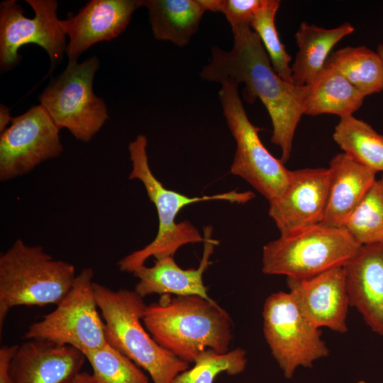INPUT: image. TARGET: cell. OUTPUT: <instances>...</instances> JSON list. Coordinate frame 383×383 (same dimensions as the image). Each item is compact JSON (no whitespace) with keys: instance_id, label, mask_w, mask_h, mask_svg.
Here are the masks:
<instances>
[{"instance_id":"cell-22","label":"cell","mask_w":383,"mask_h":383,"mask_svg":"<svg viewBox=\"0 0 383 383\" xmlns=\"http://www.w3.org/2000/svg\"><path fill=\"white\" fill-rule=\"evenodd\" d=\"M365 96L342 74L324 65L313 83L304 105V114L316 116L329 113L340 118L353 116Z\"/></svg>"},{"instance_id":"cell-7","label":"cell","mask_w":383,"mask_h":383,"mask_svg":"<svg viewBox=\"0 0 383 383\" xmlns=\"http://www.w3.org/2000/svg\"><path fill=\"white\" fill-rule=\"evenodd\" d=\"M238 84L221 83L218 97L228 126L236 143L231 166L232 174L245 179L269 202L279 198L292 174L280 159L274 157L262 143L260 128L249 120L238 89Z\"/></svg>"},{"instance_id":"cell-32","label":"cell","mask_w":383,"mask_h":383,"mask_svg":"<svg viewBox=\"0 0 383 383\" xmlns=\"http://www.w3.org/2000/svg\"><path fill=\"white\" fill-rule=\"evenodd\" d=\"M72 383H96L92 375L87 372H80L76 374Z\"/></svg>"},{"instance_id":"cell-20","label":"cell","mask_w":383,"mask_h":383,"mask_svg":"<svg viewBox=\"0 0 383 383\" xmlns=\"http://www.w3.org/2000/svg\"><path fill=\"white\" fill-rule=\"evenodd\" d=\"M354 30L348 22L328 29L302 22L294 35L298 51L291 66L294 84L311 85L323 68L332 48Z\"/></svg>"},{"instance_id":"cell-5","label":"cell","mask_w":383,"mask_h":383,"mask_svg":"<svg viewBox=\"0 0 383 383\" xmlns=\"http://www.w3.org/2000/svg\"><path fill=\"white\" fill-rule=\"evenodd\" d=\"M76 276L73 265L53 258L40 245L16 240L0 255V333L12 308L57 305Z\"/></svg>"},{"instance_id":"cell-14","label":"cell","mask_w":383,"mask_h":383,"mask_svg":"<svg viewBox=\"0 0 383 383\" xmlns=\"http://www.w3.org/2000/svg\"><path fill=\"white\" fill-rule=\"evenodd\" d=\"M140 0H91L77 14L60 20L68 36L65 53L68 64L77 63L81 54L93 45L117 38L129 24Z\"/></svg>"},{"instance_id":"cell-30","label":"cell","mask_w":383,"mask_h":383,"mask_svg":"<svg viewBox=\"0 0 383 383\" xmlns=\"http://www.w3.org/2000/svg\"><path fill=\"white\" fill-rule=\"evenodd\" d=\"M18 345H3L0 348V383H13L10 372L11 362Z\"/></svg>"},{"instance_id":"cell-11","label":"cell","mask_w":383,"mask_h":383,"mask_svg":"<svg viewBox=\"0 0 383 383\" xmlns=\"http://www.w3.org/2000/svg\"><path fill=\"white\" fill-rule=\"evenodd\" d=\"M35 16H24L21 6L15 0L0 4V67L8 70L21 61L18 50L24 45L36 44L48 54L53 67L65 52L66 35L60 26L55 0H26Z\"/></svg>"},{"instance_id":"cell-25","label":"cell","mask_w":383,"mask_h":383,"mask_svg":"<svg viewBox=\"0 0 383 383\" xmlns=\"http://www.w3.org/2000/svg\"><path fill=\"white\" fill-rule=\"evenodd\" d=\"M343 228L361 245L383 242V175L376 179Z\"/></svg>"},{"instance_id":"cell-15","label":"cell","mask_w":383,"mask_h":383,"mask_svg":"<svg viewBox=\"0 0 383 383\" xmlns=\"http://www.w3.org/2000/svg\"><path fill=\"white\" fill-rule=\"evenodd\" d=\"M287 284L289 292L312 324L340 333L348 331L350 301L344 267L307 279L287 277Z\"/></svg>"},{"instance_id":"cell-8","label":"cell","mask_w":383,"mask_h":383,"mask_svg":"<svg viewBox=\"0 0 383 383\" xmlns=\"http://www.w3.org/2000/svg\"><path fill=\"white\" fill-rule=\"evenodd\" d=\"M99 67L96 56L67 65L38 97L40 104L60 129L67 128L77 140L84 143L90 141L109 118L104 101L93 91Z\"/></svg>"},{"instance_id":"cell-33","label":"cell","mask_w":383,"mask_h":383,"mask_svg":"<svg viewBox=\"0 0 383 383\" xmlns=\"http://www.w3.org/2000/svg\"><path fill=\"white\" fill-rule=\"evenodd\" d=\"M377 54L380 57L383 66V44H379L377 48Z\"/></svg>"},{"instance_id":"cell-21","label":"cell","mask_w":383,"mask_h":383,"mask_svg":"<svg viewBox=\"0 0 383 383\" xmlns=\"http://www.w3.org/2000/svg\"><path fill=\"white\" fill-rule=\"evenodd\" d=\"M140 5L148 9L154 38L179 47L189 43L206 11L201 0H140Z\"/></svg>"},{"instance_id":"cell-24","label":"cell","mask_w":383,"mask_h":383,"mask_svg":"<svg viewBox=\"0 0 383 383\" xmlns=\"http://www.w3.org/2000/svg\"><path fill=\"white\" fill-rule=\"evenodd\" d=\"M334 141L356 162L377 172H383V135L353 116L340 118Z\"/></svg>"},{"instance_id":"cell-9","label":"cell","mask_w":383,"mask_h":383,"mask_svg":"<svg viewBox=\"0 0 383 383\" xmlns=\"http://www.w3.org/2000/svg\"><path fill=\"white\" fill-rule=\"evenodd\" d=\"M93 278L92 268L81 270L68 294L52 311L28 327L24 338L70 345L83 353L106 345L105 324L98 312Z\"/></svg>"},{"instance_id":"cell-16","label":"cell","mask_w":383,"mask_h":383,"mask_svg":"<svg viewBox=\"0 0 383 383\" xmlns=\"http://www.w3.org/2000/svg\"><path fill=\"white\" fill-rule=\"evenodd\" d=\"M85 360L74 347L27 340L18 345L10 372L13 383H63L81 372Z\"/></svg>"},{"instance_id":"cell-27","label":"cell","mask_w":383,"mask_h":383,"mask_svg":"<svg viewBox=\"0 0 383 383\" xmlns=\"http://www.w3.org/2000/svg\"><path fill=\"white\" fill-rule=\"evenodd\" d=\"M279 6L278 0H265L250 26L259 36L276 73L284 81L294 83L289 65L292 57L279 39L274 23Z\"/></svg>"},{"instance_id":"cell-10","label":"cell","mask_w":383,"mask_h":383,"mask_svg":"<svg viewBox=\"0 0 383 383\" xmlns=\"http://www.w3.org/2000/svg\"><path fill=\"white\" fill-rule=\"evenodd\" d=\"M262 317L265 340L287 379L299 367H312L316 360L329 355L320 328L306 318L289 292L270 294Z\"/></svg>"},{"instance_id":"cell-17","label":"cell","mask_w":383,"mask_h":383,"mask_svg":"<svg viewBox=\"0 0 383 383\" xmlns=\"http://www.w3.org/2000/svg\"><path fill=\"white\" fill-rule=\"evenodd\" d=\"M344 267L350 306L383 335V242L362 245Z\"/></svg>"},{"instance_id":"cell-23","label":"cell","mask_w":383,"mask_h":383,"mask_svg":"<svg viewBox=\"0 0 383 383\" xmlns=\"http://www.w3.org/2000/svg\"><path fill=\"white\" fill-rule=\"evenodd\" d=\"M325 65L342 74L365 97L383 90L382 60L364 45L347 46L332 52Z\"/></svg>"},{"instance_id":"cell-29","label":"cell","mask_w":383,"mask_h":383,"mask_svg":"<svg viewBox=\"0 0 383 383\" xmlns=\"http://www.w3.org/2000/svg\"><path fill=\"white\" fill-rule=\"evenodd\" d=\"M206 11L222 13L232 30L243 25L250 26L265 0H201Z\"/></svg>"},{"instance_id":"cell-31","label":"cell","mask_w":383,"mask_h":383,"mask_svg":"<svg viewBox=\"0 0 383 383\" xmlns=\"http://www.w3.org/2000/svg\"><path fill=\"white\" fill-rule=\"evenodd\" d=\"M13 117L9 109L5 104L0 105V133L4 131L11 124Z\"/></svg>"},{"instance_id":"cell-34","label":"cell","mask_w":383,"mask_h":383,"mask_svg":"<svg viewBox=\"0 0 383 383\" xmlns=\"http://www.w3.org/2000/svg\"><path fill=\"white\" fill-rule=\"evenodd\" d=\"M72 379H73V378H72ZM72 379H69V380H67V381H66V382H63V383H72Z\"/></svg>"},{"instance_id":"cell-12","label":"cell","mask_w":383,"mask_h":383,"mask_svg":"<svg viewBox=\"0 0 383 383\" xmlns=\"http://www.w3.org/2000/svg\"><path fill=\"white\" fill-rule=\"evenodd\" d=\"M60 128L40 104L13 117L0 134V180L26 174L63 152Z\"/></svg>"},{"instance_id":"cell-6","label":"cell","mask_w":383,"mask_h":383,"mask_svg":"<svg viewBox=\"0 0 383 383\" xmlns=\"http://www.w3.org/2000/svg\"><path fill=\"white\" fill-rule=\"evenodd\" d=\"M360 246L345 228L319 223L267 243L262 270L266 274L307 279L345 267Z\"/></svg>"},{"instance_id":"cell-18","label":"cell","mask_w":383,"mask_h":383,"mask_svg":"<svg viewBox=\"0 0 383 383\" xmlns=\"http://www.w3.org/2000/svg\"><path fill=\"white\" fill-rule=\"evenodd\" d=\"M204 253L197 269H182L172 256L156 260L153 266L143 265L133 272L138 279L134 291L143 298L157 294L198 295L212 300L204 284L203 274L211 264L210 256L218 241L212 238V227L210 226L204 228Z\"/></svg>"},{"instance_id":"cell-1","label":"cell","mask_w":383,"mask_h":383,"mask_svg":"<svg viewBox=\"0 0 383 383\" xmlns=\"http://www.w3.org/2000/svg\"><path fill=\"white\" fill-rule=\"evenodd\" d=\"M232 31L233 48L227 51L212 47L211 61L202 68L200 77L221 84L226 80L243 83L246 101L261 100L272 121L271 141L280 148V160L284 164L291 156L309 86L287 82L276 73L259 36L250 26L243 25Z\"/></svg>"},{"instance_id":"cell-35","label":"cell","mask_w":383,"mask_h":383,"mask_svg":"<svg viewBox=\"0 0 383 383\" xmlns=\"http://www.w3.org/2000/svg\"><path fill=\"white\" fill-rule=\"evenodd\" d=\"M357 383H366V382L364 381V380H360V381L357 382Z\"/></svg>"},{"instance_id":"cell-2","label":"cell","mask_w":383,"mask_h":383,"mask_svg":"<svg viewBox=\"0 0 383 383\" xmlns=\"http://www.w3.org/2000/svg\"><path fill=\"white\" fill-rule=\"evenodd\" d=\"M142 320L161 347L189 363L206 350L230 351L232 320L213 299L162 294L157 302L147 305Z\"/></svg>"},{"instance_id":"cell-3","label":"cell","mask_w":383,"mask_h":383,"mask_svg":"<svg viewBox=\"0 0 383 383\" xmlns=\"http://www.w3.org/2000/svg\"><path fill=\"white\" fill-rule=\"evenodd\" d=\"M147 146L148 138L143 134L138 135L128 144L129 157L132 165L128 179H138L143 183L157 212L158 231L152 242L118 262L120 271L128 273H133L138 267L145 265V261L150 257L156 260L173 257L177 250L184 245L204 243V235L190 221H175L176 216L184 206L212 200L245 204L255 197V194L250 191L240 192L233 190L213 195L189 197L168 189L155 177L150 169Z\"/></svg>"},{"instance_id":"cell-19","label":"cell","mask_w":383,"mask_h":383,"mask_svg":"<svg viewBox=\"0 0 383 383\" xmlns=\"http://www.w3.org/2000/svg\"><path fill=\"white\" fill-rule=\"evenodd\" d=\"M331 182L327 206L321 224L343 228L348 218L376 181L377 172L345 153L330 162Z\"/></svg>"},{"instance_id":"cell-4","label":"cell","mask_w":383,"mask_h":383,"mask_svg":"<svg viewBox=\"0 0 383 383\" xmlns=\"http://www.w3.org/2000/svg\"><path fill=\"white\" fill-rule=\"evenodd\" d=\"M94 290L106 343L147 371L153 383H173L189 369V362L161 347L145 331L142 319L147 305L134 290L115 291L95 282Z\"/></svg>"},{"instance_id":"cell-26","label":"cell","mask_w":383,"mask_h":383,"mask_svg":"<svg viewBox=\"0 0 383 383\" xmlns=\"http://www.w3.org/2000/svg\"><path fill=\"white\" fill-rule=\"evenodd\" d=\"M84 355L91 367L96 383H149L138 365L107 343Z\"/></svg>"},{"instance_id":"cell-13","label":"cell","mask_w":383,"mask_h":383,"mask_svg":"<svg viewBox=\"0 0 383 383\" xmlns=\"http://www.w3.org/2000/svg\"><path fill=\"white\" fill-rule=\"evenodd\" d=\"M330 182L329 168L292 171L283 193L270 202L268 213L280 235L321 223L327 206Z\"/></svg>"},{"instance_id":"cell-28","label":"cell","mask_w":383,"mask_h":383,"mask_svg":"<svg viewBox=\"0 0 383 383\" xmlns=\"http://www.w3.org/2000/svg\"><path fill=\"white\" fill-rule=\"evenodd\" d=\"M246 363V352L242 348L222 354L206 350L196 360L194 366L180 373L173 383H213L216 377L223 372L230 375L241 373Z\"/></svg>"}]
</instances>
